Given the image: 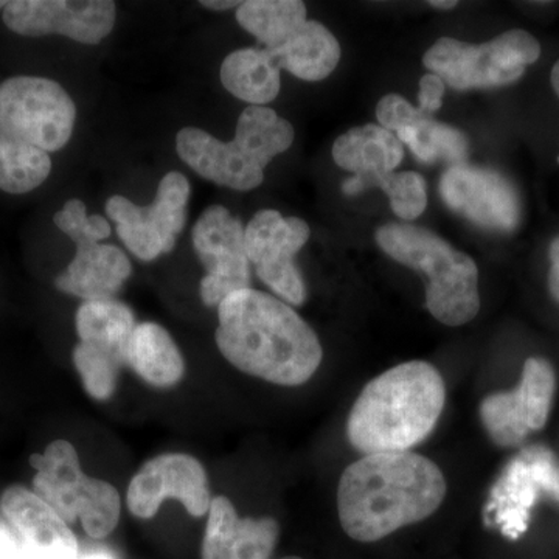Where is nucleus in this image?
Returning <instances> with one entry per match:
<instances>
[{
    "mask_svg": "<svg viewBox=\"0 0 559 559\" xmlns=\"http://www.w3.org/2000/svg\"><path fill=\"white\" fill-rule=\"evenodd\" d=\"M215 340L235 369L285 388L310 381L323 358L318 334L286 301L250 288L221 301Z\"/></svg>",
    "mask_w": 559,
    "mask_h": 559,
    "instance_id": "nucleus-1",
    "label": "nucleus"
},
{
    "mask_svg": "<svg viewBox=\"0 0 559 559\" xmlns=\"http://www.w3.org/2000/svg\"><path fill=\"white\" fill-rule=\"evenodd\" d=\"M447 479L415 452L364 455L345 468L337 487L342 528L359 543H377L428 520L447 498Z\"/></svg>",
    "mask_w": 559,
    "mask_h": 559,
    "instance_id": "nucleus-2",
    "label": "nucleus"
},
{
    "mask_svg": "<svg viewBox=\"0 0 559 559\" xmlns=\"http://www.w3.org/2000/svg\"><path fill=\"white\" fill-rule=\"evenodd\" d=\"M447 403L436 367L411 360L371 380L347 419L349 444L364 455L409 452L428 439Z\"/></svg>",
    "mask_w": 559,
    "mask_h": 559,
    "instance_id": "nucleus-3",
    "label": "nucleus"
},
{
    "mask_svg": "<svg viewBox=\"0 0 559 559\" xmlns=\"http://www.w3.org/2000/svg\"><path fill=\"white\" fill-rule=\"evenodd\" d=\"M377 242L390 259L426 274V308L439 322L460 326L479 314V270L469 255L407 224L380 227Z\"/></svg>",
    "mask_w": 559,
    "mask_h": 559,
    "instance_id": "nucleus-4",
    "label": "nucleus"
},
{
    "mask_svg": "<svg viewBox=\"0 0 559 559\" xmlns=\"http://www.w3.org/2000/svg\"><path fill=\"white\" fill-rule=\"evenodd\" d=\"M33 491L68 522L79 521L92 539L108 538L120 521L119 491L106 480L83 473L79 452L66 440L51 441L33 454Z\"/></svg>",
    "mask_w": 559,
    "mask_h": 559,
    "instance_id": "nucleus-5",
    "label": "nucleus"
},
{
    "mask_svg": "<svg viewBox=\"0 0 559 559\" xmlns=\"http://www.w3.org/2000/svg\"><path fill=\"white\" fill-rule=\"evenodd\" d=\"M539 57L535 36L509 31L480 46L441 38L426 51L423 64L452 90H487L516 83Z\"/></svg>",
    "mask_w": 559,
    "mask_h": 559,
    "instance_id": "nucleus-6",
    "label": "nucleus"
},
{
    "mask_svg": "<svg viewBox=\"0 0 559 559\" xmlns=\"http://www.w3.org/2000/svg\"><path fill=\"white\" fill-rule=\"evenodd\" d=\"M75 119V103L57 81L13 76L0 83V134L55 153L68 145Z\"/></svg>",
    "mask_w": 559,
    "mask_h": 559,
    "instance_id": "nucleus-7",
    "label": "nucleus"
},
{
    "mask_svg": "<svg viewBox=\"0 0 559 559\" xmlns=\"http://www.w3.org/2000/svg\"><path fill=\"white\" fill-rule=\"evenodd\" d=\"M190 193L189 179L170 171L162 178L153 204L138 205L114 194L106 202V215L117 224V235L132 255L153 261L175 249L186 226Z\"/></svg>",
    "mask_w": 559,
    "mask_h": 559,
    "instance_id": "nucleus-8",
    "label": "nucleus"
},
{
    "mask_svg": "<svg viewBox=\"0 0 559 559\" xmlns=\"http://www.w3.org/2000/svg\"><path fill=\"white\" fill-rule=\"evenodd\" d=\"M543 498L559 502V462L546 447H527L511 459L489 491L484 521L506 538L527 532L533 507Z\"/></svg>",
    "mask_w": 559,
    "mask_h": 559,
    "instance_id": "nucleus-9",
    "label": "nucleus"
},
{
    "mask_svg": "<svg viewBox=\"0 0 559 559\" xmlns=\"http://www.w3.org/2000/svg\"><path fill=\"white\" fill-rule=\"evenodd\" d=\"M310 226L304 219L285 218L277 210L257 212L245 229L249 263L267 288L289 305H304L307 286L294 257L310 240Z\"/></svg>",
    "mask_w": 559,
    "mask_h": 559,
    "instance_id": "nucleus-10",
    "label": "nucleus"
},
{
    "mask_svg": "<svg viewBox=\"0 0 559 559\" xmlns=\"http://www.w3.org/2000/svg\"><path fill=\"white\" fill-rule=\"evenodd\" d=\"M557 392V374L549 360L528 358L520 384L510 392L488 395L480 404V419L489 439L500 448L524 443L549 421Z\"/></svg>",
    "mask_w": 559,
    "mask_h": 559,
    "instance_id": "nucleus-11",
    "label": "nucleus"
},
{
    "mask_svg": "<svg viewBox=\"0 0 559 559\" xmlns=\"http://www.w3.org/2000/svg\"><path fill=\"white\" fill-rule=\"evenodd\" d=\"M191 238L194 252L207 271L200 285L205 307H218L230 294L249 288L250 263L240 218L231 216L223 205H212L198 218Z\"/></svg>",
    "mask_w": 559,
    "mask_h": 559,
    "instance_id": "nucleus-12",
    "label": "nucleus"
},
{
    "mask_svg": "<svg viewBox=\"0 0 559 559\" xmlns=\"http://www.w3.org/2000/svg\"><path fill=\"white\" fill-rule=\"evenodd\" d=\"M116 17L110 0H13L3 9V24L16 35H60L90 46L110 35Z\"/></svg>",
    "mask_w": 559,
    "mask_h": 559,
    "instance_id": "nucleus-13",
    "label": "nucleus"
},
{
    "mask_svg": "<svg viewBox=\"0 0 559 559\" xmlns=\"http://www.w3.org/2000/svg\"><path fill=\"white\" fill-rule=\"evenodd\" d=\"M167 499L179 500L193 518L209 513V477L200 460L182 452L157 455L132 477L127 506L132 516L151 520Z\"/></svg>",
    "mask_w": 559,
    "mask_h": 559,
    "instance_id": "nucleus-14",
    "label": "nucleus"
},
{
    "mask_svg": "<svg viewBox=\"0 0 559 559\" xmlns=\"http://www.w3.org/2000/svg\"><path fill=\"white\" fill-rule=\"evenodd\" d=\"M440 193L448 207L484 229L511 231L520 226V194L498 171L452 165L441 176Z\"/></svg>",
    "mask_w": 559,
    "mask_h": 559,
    "instance_id": "nucleus-15",
    "label": "nucleus"
},
{
    "mask_svg": "<svg viewBox=\"0 0 559 559\" xmlns=\"http://www.w3.org/2000/svg\"><path fill=\"white\" fill-rule=\"evenodd\" d=\"M0 510L16 530L21 550L27 559H79L76 536L49 503L21 485L2 492Z\"/></svg>",
    "mask_w": 559,
    "mask_h": 559,
    "instance_id": "nucleus-16",
    "label": "nucleus"
},
{
    "mask_svg": "<svg viewBox=\"0 0 559 559\" xmlns=\"http://www.w3.org/2000/svg\"><path fill=\"white\" fill-rule=\"evenodd\" d=\"M207 514L202 559H271L278 543L277 521L240 518L224 496L212 499Z\"/></svg>",
    "mask_w": 559,
    "mask_h": 559,
    "instance_id": "nucleus-17",
    "label": "nucleus"
},
{
    "mask_svg": "<svg viewBox=\"0 0 559 559\" xmlns=\"http://www.w3.org/2000/svg\"><path fill=\"white\" fill-rule=\"evenodd\" d=\"M176 151L191 170L216 186L249 191L263 183V168L234 140L221 142L201 128L189 127L176 135Z\"/></svg>",
    "mask_w": 559,
    "mask_h": 559,
    "instance_id": "nucleus-18",
    "label": "nucleus"
},
{
    "mask_svg": "<svg viewBox=\"0 0 559 559\" xmlns=\"http://www.w3.org/2000/svg\"><path fill=\"white\" fill-rule=\"evenodd\" d=\"M75 246V257L55 280V286L84 301L114 299L132 272L127 253L117 246L86 238L76 240Z\"/></svg>",
    "mask_w": 559,
    "mask_h": 559,
    "instance_id": "nucleus-19",
    "label": "nucleus"
},
{
    "mask_svg": "<svg viewBox=\"0 0 559 559\" xmlns=\"http://www.w3.org/2000/svg\"><path fill=\"white\" fill-rule=\"evenodd\" d=\"M274 53L263 47L231 51L221 64L224 90L250 106L270 105L278 97L282 79Z\"/></svg>",
    "mask_w": 559,
    "mask_h": 559,
    "instance_id": "nucleus-20",
    "label": "nucleus"
},
{
    "mask_svg": "<svg viewBox=\"0 0 559 559\" xmlns=\"http://www.w3.org/2000/svg\"><path fill=\"white\" fill-rule=\"evenodd\" d=\"M140 380L157 389L175 388L186 374V360L175 340L159 323L135 326L128 349V364Z\"/></svg>",
    "mask_w": 559,
    "mask_h": 559,
    "instance_id": "nucleus-21",
    "label": "nucleus"
},
{
    "mask_svg": "<svg viewBox=\"0 0 559 559\" xmlns=\"http://www.w3.org/2000/svg\"><path fill=\"white\" fill-rule=\"evenodd\" d=\"M403 157V143L393 132L378 124L353 128L340 135L333 145V160L356 176L395 171Z\"/></svg>",
    "mask_w": 559,
    "mask_h": 559,
    "instance_id": "nucleus-22",
    "label": "nucleus"
},
{
    "mask_svg": "<svg viewBox=\"0 0 559 559\" xmlns=\"http://www.w3.org/2000/svg\"><path fill=\"white\" fill-rule=\"evenodd\" d=\"M81 344L102 349L128 364V349L135 330V316L128 305L116 299L84 301L75 316Z\"/></svg>",
    "mask_w": 559,
    "mask_h": 559,
    "instance_id": "nucleus-23",
    "label": "nucleus"
},
{
    "mask_svg": "<svg viewBox=\"0 0 559 559\" xmlns=\"http://www.w3.org/2000/svg\"><path fill=\"white\" fill-rule=\"evenodd\" d=\"M280 69L304 81H322L341 60V46L333 33L318 21H307L285 46L271 50Z\"/></svg>",
    "mask_w": 559,
    "mask_h": 559,
    "instance_id": "nucleus-24",
    "label": "nucleus"
},
{
    "mask_svg": "<svg viewBox=\"0 0 559 559\" xmlns=\"http://www.w3.org/2000/svg\"><path fill=\"white\" fill-rule=\"evenodd\" d=\"M241 28L255 36L263 49L277 50L307 22L300 0H248L237 9Z\"/></svg>",
    "mask_w": 559,
    "mask_h": 559,
    "instance_id": "nucleus-25",
    "label": "nucleus"
},
{
    "mask_svg": "<svg viewBox=\"0 0 559 559\" xmlns=\"http://www.w3.org/2000/svg\"><path fill=\"white\" fill-rule=\"evenodd\" d=\"M294 139L293 124L274 109L248 106L237 121L234 142L264 170L274 157L290 148Z\"/></svg>",
    "mask_w": 559,
    "mask_h": 559,
    "instance_id": "nucleus-26",
    "label": "nucleus"
},
{
    "mask_svg": "<svg viewBox=\"0 0 559 559\" xmlns=\"http://www.w3.org/2000/svg\"><path fill=\"white\" fill-rule=\"evenodd\" d=\"M50 173L49 153L0 134V190L11 194L31 193L46 182Z\"/></svg>",
    "mask_w": 559,
    "mask_h": 559,
    "instance_id": "nucleus-27",
    "label": "nucleus"
},
{
    "mask_svg": "<svg viewBox=\"0 0 559 559\" xmlns=\"http://www.w3.org/2000/svg\"><path fill=\"white\" fill-rule=\"evenodd\" d=\"M401 143H406L418 160L433 164L437 160L465 164L468 159V139L462 131L425 117L417 127L396 132Z\"/></svg>",
    "mask_w": 559,
    "mask_h": 559,
    "instance_id": "nucleus-28",
    "label": "nucleus"
},
{
    "mask_svg": "<svg viewBox=\"0 0 559 559\" xmlns=\"http://www.w3.org/2000/svg\"><path fill=\"white\" fill-rule=\"evenodd\" d=\"M364 187H380L385 191L393 213L404 221H414L428 205L426 180L415 171H392L384 175L360 176Z\"/></svg>",
    "mask_w": 559,
    "mask_h": 559,
    "instance_id": "nucleus-29",
    "label": "nucleus"
},
{
    "mask_svg": "<svg viewBox=\"0 0 559 559\" xmlns=\"http://www.w3.org/2000/svg\"><path fill=\"white\" fill-rule=\"evenodd\" d=\"M72 359L87 395L97 401H106L114 395L123 367L119 360L86 344L76 345Z\"/></svg>",
    "mask_w": 559,
    "mask_h": 559,
    "instance_id": "nucleus-30",
    "label": "nucleus"
},
{
    "mask_svg": "<svg viewBox=\"0 0 559 559\" xmlns=\"http://www.w3.org/2000/svg\"><path fill=\"white\" fill-rule=\"evenodd\" d=\"M53 223L73 242L83 238L102 241L112 234L109 221L100 215H87L86 205L80 200L66 202L64 207L55 213Z\"/></svg>",
    "mask_w": 559,
    "mask_h": 559,
    "instance_id": "nucleus-31",
    "label": "nucleus"
},
{
    "mask_svg": "<svg viewBox=\"0 0 559 559\" xmlns=\"http://www.w3.org/2000/svg\"><path fill=\"white\" fill-rule=\"evenodd\" d=\"M377 117L381 127L390 132L409 130L417 127L425 119L426 114L412 106L406 98L399 94H389L382 97L377 106Z\"/></svg>",
    "mask_w": 559,
    "mask_h": 559,
    "instance_id": "nucleus-32",
    "label": "nucleus"
},
{
    "mask_svg": "<svg viewBox=\"0 0 559 559\" xmlns=\"http://www.w3.org/2000/svg\"><path fill=\"white\" fill-rule=\"evenodd\" d=\"M444 90H447V86H444V81L439 75L426 73L419 80L418 109L429 117L430 114L437 112L443 105Z\"/></svg>",
    "mask_w": 559,
    "mask_h": 559,
    "instance_id": "nucleus-33",
    "label": "nucleus"
},
{
    "mask_svg": "<svg viewBox=\"0 0 559 559\" xmlns=\"http://www.w3.org/2000/svg\"><path fill=\"white\" fill-rule=\"evenodd\" d=\"M549 260V289L551 297L559 304V237L555 238L550 245Z\"/></svg>",
    "mask_w": 559,
    "mask_h": 559,
    "instance_id": "nucleus-34",
    "label": "nucleus"
},
{
    "mask_svg": "<svg viewBox=\"0 0 559 559\" xmlns=\"http://www.w3.org/2000/svg\"><path fill=\"white\" fill-rule=\"evenodd\" d=\"M21 551V544L0 524V559H16Z\"/></svg>",
    "mask_w": 559,
    "mask_h": 559,
    "instance_id": "nucleus-35",
    "label": "nucleus"
},
{
    "mask_svg": "<svg viewBox=\"0 0 559 559\" xmlns=\"http://www.w3.org/2000/svg\"><path fill=\"white\" fill-rule=\"evenodd\" d=\"M241 2H235V0H201L200 5L204 7V9H209L212 11H226L231 9H238Z\"/></svg>",
    "mask_w": 559,
    "mask_h": 559,
    "instance_id": "nucleus-36",
    "label": "nucleus"
},
{
    "mask_svg": "<svg viewBox=\"0 0 559 559\" xmlns=\"http://www.w3.org/2000/svg\"><path fill=\"white\" fill-rule=\"evenodd\" d=\"M364 190H366V187H364L360 176L345 180L344 186H342V191H344L347 197H356V194H359L360 191Z\"/></svg>",
    "mask_w": 559,
    "mask_h": 559,
    "instance_id": "nucleus-37",
    "label": "nucleus"
},
{
    "mask_svg": "<svg viewBox=\"0 0 559 559\" xmlns=\"http://www.w3.org/2000/svg\"><path fill=\"white\" fill-rule=\"evenodd\" d=\"M79 559H116V558H114L112 555L108 554V551L95 550V551H90V554H86V555H80Z\"/></svg>",
    "mask_w": 559,
    "mask_h": 559,
    "instance_id": "nucleus-38",
    "label": "nucleus"
},
{
    "mask_svg": "<svg viewBox=\"0 0 559 559\" xmlns=\"http://www.w3.org/2000/svg\"><path fill=\"white\" fill-rule=\"evenodd\" d=\"M550 83L551 87H554L555 94L559 97V60L555 62L554 69H551Z\"/></svg>",
    "mask_w": 559,
    "mask_h": 559,
    "instance_id": "nucleus-39",
    "label": "nucleus"
},
{
    "mask_svg": "<svg viewBox=\"0 0 559 559\" xmlns=\"http://www.w3.org/2000/svg\"><path fill=\"white\" fill-rule=\"evenodd\" d=\"M429 5L433 7V9L437 10H452L459 5V2H455V0H452V2H443V0H432V2H429Z\"/></svg>",
    "mask_w": 559,
    "mask_h": 559,
    "instance_id": "nucleus-40",
    "label": "nucleus"
},
{
    "mask_svg": "<svg viewBox=\"0 0 559 559\" xmlns=\"http://www.w3.org/2000/svg\"><path fill=\"white\" fill-rule=\"evenodd\" d=\"M7 3H9V2H3V0H0V10L5 9Z\"/></svg>",
    "mask_w": 559,
    "mask_h": 559,
    "instance_id": "nucleus-41",
    "label": "nucleus"
},
{
    "mask_svg": "<svg viewBox=\"0 0 559 559\" xmlns=\"http://www.w3.org/2000/svg\"><path fill=\"white\" fill-rule=\"evenodd\" d=\"M16 559H27V558H25L24 555H22V551H20V555H17Z\"/></svg>",
    "mask_w": 559,
    "mask_h": 559,
    "instance_id": "nucleus-42",
    "label": "nucleus"
},
{
    "mask_svg": "<svg viewBox=\"0 0 559 559\" xmlns=\"http://www.w3.org/2000/svg\"><path fill=\"white\" fill-rule=\"evenodd\" d=\"M278 559H301L299 557H286V558H278Z\"/></svg>",
    "mask_w": 559,
    "mask_h": 559,
    "instance_id": "nucleus-43",
    "label": "nucleus"
}]
</instances>
